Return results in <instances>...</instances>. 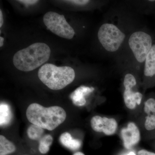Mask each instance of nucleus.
Instances as JSON below:
<instances>
[{
    "label": "nucleus",
    "mask_w": 155,
    "mask_h": 155,
    "mask_svg": "<svg viewBox=\"0 0 155 155\" xmlns=\"http://www.w3.org/2000/svg\"><path fill=\"white\" fill-rule=\"evenodd\" d=\"M43 22L48 29L61 37L71 39L75 35V31L66 21L64 15L50 11L45 14Z\"/></svg>",
    "instance_id": "5"
},
{
    "label": "nucleus",
    "mask_w": 155,
    "mask_h": 155,
    "mask_svg": "<svg viewBox=\"0 0 155 155\" xmlns=\"http://www.w3.org/2000/svg\"><path fill=\"white\" fill-rule=\"evenodd\" d=\"M145 127L148 130L155 129V108L150 113L148 114L144 124Z\"/></svg>",
    "instance_id": "17"
},
{
    "label": "nucleus",
    "mask_w": 155,
    "mask_h": 155,
    "mask_svg": "<svg viewBox=\"0 0 155 155\" xmlns=\"http://www.w3.org/2000/svg\"><path fill=\"white\" fill-rule=\"evenodd\" d=\"M53 141L52 137L50 134L44 136L40 140L39 150L42 154H46L49 151L50 147Z\"/></svg>",
    "instance_id": "16"
},
{
    "label": "nucleus",
    "mask_w": 155,
    "mask_h": 155,
    "mask_svg": "<svg viewBox=\"0 0 155 155\" xmlns=\"http://www.w3.org/2000/svg\"><path fill=\"white\" fill-rule=\"evenodd\" d=\"M155 108V99L153 98L149 99L145 103L144 111L146 114H149Z\"/></svg>",
    "instance_id": "18"
},
{
    "label": "nucleus",
    "mask_w": 155,
    "mask_h": 155,
    "mask_svg": "<svg viewBox=\"0 0 155 155\" xmlns=\"http://www.w3.org/2000/svg\"><path fill=\"white\" fill-rule=\"evenodd\" d=\"M12 119V113L8 105L2 103L0 105V124L1 126H5Z\"/></svg>",
    "instance_id": "13"
},
{
    "label": "nucleus",
    "mask_w": 155,
    "mask_h": 155,
    "mask_svg": "<svg viewBox=\"0 0 155 155\" xmlns=\"http://www.w3.org/2000/svg\"><path fill=\"white\" fill-rule=\"evenodd\" d=\"M16 147L4 136H0V155H8L16 151Z\"/></svg>",
    "instance_id": "14"
},
{
    "label": "nucleus",
    "mask_w": 155,
    "mask_h": 155,
    "mask_svg": "<svg viewBox=\"0 0 155 155\" xmlns=\"http://www.w3.org/2000/svg\"><path fill=\"white\" fill-rule=\"evenodd\" d=\"M19 2L22 3L24 4L25 5H35L38 2V1H36V0H20L18 1Z\"/></svg>",
    "instance_id": "20"
},
{
    "label": "nucleus",
    "mask_w": 155,
    "mask_h": 155,
    "mask_svg": "<svg viewBox=\"0 0 155 155\" xmlns=\"http://www.w3.org/2000/svg\"><path fill=\"white\" fill-rule=\"evenodd\" d=\"M4 38L2 37H0V47H2L4 45Z\"/></svg>",
    "instance_id": "23"
},
{
    "label": "nucleus",
    "mask_w": 155,
    "mask_h": 155,
    "mask_svg": "<svg viewBox=\"0 0 155 155\" xmlns=\"http://www.w3.org/2000/svg\"><path fill=\"white\" fill-rule=\"evenodd\" d=\"M125 38V34L112 23L103 24L98 31L100 42L106 51L111 52L119 50Z\"/></svg>",
    "instance_id": "4"
},
{
    "label": "nucleus",
    "mask_w": 155,
    "mask_h": 155,
    "mask_svg": "<svg viewBox=\"0 0 155 155\" xmlns=\"http://www.w3.org/2000/svg\"><path fill=\"white\" fill-rule=\"evenodd\" d=\"M26 115L31 123L49 130L55 129L64 122L67 117L66 111L61 107L46 108L36 103L28 106Z\"/></svg>",
    "instance_id": "1"
},
{
    "label": "nucleus",
    "mask_w": 155,
    "mask_h": 155,
    "mask_svg": "<svg viewBox=\"0 0 155 155\" xmlns=\"http://www.w3.org/2000/svg\"><path fill=\"white\" fill-rule=\"evenodd\" d=\"M38 76L48 88L59 90L72 83L75 78V72L71 67H59L54 64H47L39 69Z\"/></svg>",
    "instance_id": "3"
},
{
    "label": "nucleus",
    "mask_w": 155,
    "mask_h": 155,
    "mask_svg": "<svg viewBox=\"0 0 155 155\" xmlns=\"http://www.w3.org/2000/svg\"><path fill=\"white\" fill-rule=\"evenodd\" d=\"M137 155H155V153L148 151L145 150H141L139 151Z\"/></svg>",
    "instance_id": "21"
},
{
    "label": "nucleus",
    "mask_w": 155,
    "mask_h": 155,
    "mask_svg": "<svg viewBox=\"0 0 155 155\" xmlns=\"http://www.w3.org/2000/svg\"><path fill=\"white\" fill-rule=\"evenodd\" d=\"M121 135L124 146L127 149L131 148L140 140V132L134 122L128 123L127 127L122 129Z\"/></svg>",
    "instance_id": "8"
},
{
    "label": "nucleus",
    "mask_w": 155,
    "mask_h": 155,
    "mask_svg": "<svg viewBox=\"0 0 155 155\" xmlns=\"http://www.w3.org/2000/svg\"><path fill=\"white\" fill-rule=\"evenodd\" d=\"M60 140L63 146L73 151L79 149L81 146V142L79 140L73 138L68 132L62 134L60 136Z\"/></svg>",
    "instance_id": "12"
},
{
    "label": "nucleus",
    "mask_w": 155,
    "mask_h": 155,
    "mask_svg": "<svg viewBox=\"0 0 155 155\" xmlns=\"http://www.w3.org/2000/svg\"><path fill=\"white\" fill-rule=\"evenodd\" d=\"M44 129L37 125L32 124L27 129V134L28 137L33 140H39L42 137Z\"/></svg>",
    "instance_id": "15"
},
{
    "label": "nucleus",
    "mask_w": 155,
    "mask_h": 155,
    "mask_svg": "<svg viewBox=\"0 0 155 155\" xmlns=\"http://www.w3.org/2000/svg\"><path fill=\"white\" fill-rule=\"evenodd\" d=\"M73 155H85L83 153L78 152L75 153Z\"/></svg>",
    "instance_id": "24"
},
{
    "label": "nucleus",
    "mask_w": 155,
    "mask_h": 155,
    "mask_svg": "<svg viewBox=\"0 0 155 155\" xmlns=\"http://www.w3.org/2000/svg\"><path fill=\"white\" fill-rule=\"evenodd\" d=\"M144 75L147 78L155 76V43L153 44L145 61Z\"/></svg>",
    "instance_id": "11"
},
{
    "label": "nucleus",
    "mask_w": 155,
    "mask_h": 155,
    "mask_svg": "<svg viewBox=\"0 0 155 155\" xmlns=\"http://www.w3.org/2000/svg\"><path fill=\"white\" fill-rule=\"evenodd\" d=\"M127 155H136V154L134 152H131L129 153Z\"/></svg>",
    "instance_id": "25"
},
{
    "label": "nucleus",
    "mask_w": 155,
    "mask_h": 155,
    "mask_svg": "<svg viewBox=\"0 0 155 155\" xmlns=\"http://www.w3.org/2000/svg\"><path fill=\"white\" fill-rule=\"evenodd\" d=\"M65 2H68L74 4L76 5L83 6L87 5L90 2L88 0H71V1H67Z\"/></svg>",
    "instance_id": "19"
},
{
    "label": "nucleus",
    "mask_w": 155,
    "mask_h": 155,
    "mask_svg": "<svg viewBox=\"0 0 155 155\" xmlns=\"http://www.w3.org/2000/svg\"><path fill=\"white\" fill-rule=\"evenodd\" d=\"M51 51L44 43H35L14 54L13 63L18 70L29 72L35 70L49 59Z\"/></svg>",
    "instance_id": "2"
},
{
    "label": "nucleus",
    "mask_w": 155,
    "mask_h": 155,
    "mask_svg": "<svg viewBox=\"0 0 155 155\" xmlns=\"http://www.w3.org/2000/svg\"><path fill=\"white\" fill-rule=\"evenodd\" d=\"M94 90L93 87L81 86L78 87L70 94V98L72 103L78 107L84 106L86 103L85 96Z\"/></svg>",
    "instance_id": "10"
},
{
    "label": "nucleus",
    "mask_w": 155,
    "mask_h": 155,
    "mask_svg": "<svg viewBox=\"0 0 155 155\" xmlns=\"http://www.w3.org/2000/svg\"><path fill=\"white\" fill-rule=\"evenodd\" d=\"M153 44L151 35L143 31L134 32L128 40L129 47L133 52L134 58L137 62L140 63L145 62Z\"/></svg>",
    "instance_id": "6"
},
{
    "label": "nucleus",
    "mask_w": 155,
    "mask_h": 155,
    "mask_svg": "<svg viewBox=\"0 0 155 155\" xmlns=\"http://www.w3.org/2000/svg\"><path fill=\"white\" fill-rule=\"evenodd\" d=\"M91 124L94 131L103 132L107 135L114 134L118 127V124L115 119L99 116H94L92 118Z\"/></svg>",
    "instance_id": "7"
},
{
    "label": "nucleus",
    "mask_w": 155,
    "mask_h": 155,
    "mask_svg": "<svg viewBox=\"0 0 155 155\" xmlns=\"http://www.w3.org/2000/svg\"><path fill=\"white\" fill-rule=\"evenodd\" d=\"M124 87L125 90L123 97L125 105L128 109H134L137 104L139 105L141 103L143 95L139 92H134L132 90L133 86L125 85Z\"/></svg>",
    "instance_id": "9"
},
{
    "label": "nucleus",
    "mask_w": 155,
    "mask_h": 155,
    "mask_svg": "<svg viewBox=\"0 0 155 155\" xmlns=\"http://www.w3.org/2000/svg\"><path fill=\"white\" fill-rule=\"evenodd\" d=\"M4 23V19L3 18L2 12V10H0V27H2Z\"/></svg>",
    "instance_id": "22"
}]
</instances>
